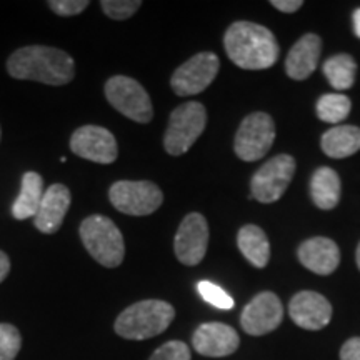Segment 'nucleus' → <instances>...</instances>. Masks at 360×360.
<instances>
[{
	"label": "nucleus",
	"mask_w": 360,
	"mask_h": 360,
	"mask_svg": "<svg viewBox=\"0 0 360 360\" xmlns=\"http://www.w3.org/2000/svg\"><path fill=\"white\" fill-rule=\"evenodd\" d=\"M11 77L35 80L47 85H65L75 75V62L69 53L47 45H27L8 57Z\"/></svg>",
	"instance_id": "1"
},
{
	"label": "nucleus",
	"mask_w": 360,
	"mask_h": 360,
	"mask_svg": "<svg viewBox=\"0 0 360 360\" xmlns=\"http://www.w3.org/2000/svg\"><path fill=\"white\" fill-rule=\"evenodd\" d=\"M0 135H2V130H0Z\"/></svg>",
	"instance_id": "35"
},
{
	"label": "nucleus",
	"mask_w": 360,
	"mask_h": 360,
	"mask_svg": "<svg viewBox=\"0 0 360 360\" xmlns=\"http://www.w3.org/2000/svg\"><path fill=\"white\" fill-rule=\"evenodd\" d=\"M240 344L238 334L231 326L209 322L193 332L192 345L204 357H227L236 352Z\"/></svg>",
	"instance_id": "15"
},
{
	"label": "nucleus",
	"mask_w": 360,
	"mask_h": 360,
	"mask_svg": "<svg viewBox=\"0 0 360 360\" xmlns=\"http://www.w3.org/2000/svg\"><path fill=\"white\" fill-rule=\"evenodd\" d=\"M80 238L94 260L107 269L124 262L125 245L119 227L109 217L90 215L80 225Z\"/></svg>",
	"instance_id": "4"
},
{
	"label": "nucleus",
	"mask_w": 360,
	"mask_h": 360,
	"mask_svg": "<svg viewBox=\"0 0 360 360\" xmlns=\"http://www.w3.org/2000/svg\"><path fill=\"white\" fill-rule=\"evenodd\" d=\"M44 197V180L37 172H25L22 177L20 193L12 205V215L17 220L34 219Z\"/></svg>",
	"instance_id": "21"
},
{
	"label": "nucleus",
	"mask_w": 360,
	"mask_h": 360,
	"mask_svg": "<svg viewBox=\"0 0 360 360\" xmlns=\"http://www.w3.org/2000/svg\"><path fill=\"white\" fill-rule=\"evenodd\" d=\"M8 272H11V259L6 252L0 250V283L6 281Z\"/></svg>",
	"instance_id": "32"
},
{
	"label": "nucleus",
	"mask_w": 360,
	"mask_h": 360,
	"mask_svg": "<svg viewBox=\"0 0 360 360\" xmlns=\"http://www.w3.org/2000/svg\"><path fill=\"white\" fill-rule=\"evenodd\" d=\"M148 360H191V349L186 342L170 340L160 345Z\"/></svg>",
	"instance_id": "28"
},
{
	"label": "nucleus",
	"mask_w": 360,
	"mask_h": 360,
	"mask_svg": "<svg viewBox=\"0 0 360 360\" xmlns=\"http://www.w3.org/2000/svg\"><path fill=\"white\" fill-rule=\"evenodd\" d=\"M352 20H354V30H355V35L360 39V8L354 12L352 15Z\"/></svg>",
	"instance_id": "33"
},
{
	"label": "nucleus",
	"mask_w": 360,
	"mask_h": 360,
	"mask_svg": "<svg viewBox=\"0 0 360 360\" xmlns=\"http://www.w3.org/2000/svg\"><path fill=\"white\" fill-rule=\"evenodd\" d=\"M350 98L342 94H326L317 101V117L322 122L340 124L350 114Z\"/></svg>",
	"instance_id": "24"
},
{
	"label": "nucleus",
	"mask_w": 360,
	"mask_h": 360,
	"mask_svg": "<svg viewBox=\"0 0 360 360\" xmlns=\"http://www.w3.org/2000/svg\"><path fill=\"white\" fill-rule=\"evenodd\" d=\"M105 97L115 110L132 119L134 122L147 124L154 117V107L147 90L132 77H110L105 84Z\"/></svg>",
	"instance_id": "6"
},
{
	"label": "nucleus",
	"mask_w": 360,
	"mask_h": 360,
	"mask_svg": "<svg viewBox=\"0 0 360 360\" xmlns=\"http://www.w3.org/2000/svg\"><path fill=\"white\" fill-rule=\"evenodd\" d=\"M22 347L19 328L12 323H0V360H15Z\"/></svg>",
	"instance_id": "25"
},
{
	"label": "nucleus",
	"mask_w": 360,
	"mask_h": 360,
	"mask_svg": "<svg viewBox=\"0 0 360 360\" xmlns=\"http://www.w3.org/2000/svg\"><path fill=\"white\" fill-rule=\"evenodd\" d=\"M340 177L334 169H317L310 180V195L314 204L322 210H330L340 200Z\"/></svg>",
	"instance_id": "20"
},
{
	"label": "nucleus",
	"mask_w": 360,
	"mask_h": 360,
	"mask_svg": "<svg viewBox=\"0 0 360 360\" xmlns=\"http://www.w3.org/2000/svg\"><path fill=\"white\" fill-rule=\"evenodd\" d=\"M174 317L175 310L169 302L157 299L141 300L119 314L114 330L127 340L152 339L167 330Z\"/></svg>",
	"instance_id": "3"
},
{
	"label": "nucleus",
	"mask_w": 360,
	"mask_h": 360,
	"mask_svg": "<svg viewBox=\"0 0 360 360\" xmlns=\"http://www.w3.org/2000/svg\"><path fill=\"white\" fill-rule=\"evenodd\" d=\"M238 250L257 269H264L270 259L269 238L257 225H244L237 233Z\"/></svg>",
	"instance_id": "22"
},
{
	"label": "nucleus",
	"mask_w": 360,
	"mask_h": 360,
	"mask_svg": "<svg viewBox=\"0 0 360 360\" xmlns=\"http://www.w3.org/2000/svg\"><path fill=\"white\" fill-rule=\"evenodd\" d=\"M209 247V225L204 215L192 212L180 224L174 240V250L184 265H197L205 257Z\"/></svg>",
	"instance_id": "12"
},
{
	"label": "nucleus",
	"mask_w": 360,
	"mask_h": 360,
	"mask_svg": "<svg viewBox=\"0 0 360 360\" xmlns=\"http://www.w3.org/2000/svg\"><path fill=\"white\" fill-rule=\"evenodd\" d=\"M70 150L96 164H112L119 155L114 134L98 125H84L72 134Z\"/></svg>",
	"instance_id": "11"
},
{
	"label": "nucleus",
	"mask_w": 360,
	"mask_h": 360,
	"mask_svg": "<svg viewBox=\"0 0 360 360\" xmlns=\"http://www.w3.org/2000/svg\"><path fill=\"white\" fill-rule=\"evenodd\" d=\"M322 52L321 37L315 34H305L297 40L285 58L287 75L294 80H305L314 74L319 65Z\"/></svg>",
	"instance_id": "18"
},
{
	"label": "nucleus",
	"mask_w": 360,
	"mask_h": 360,
	"mask_svg": "<svg viewBox=\"0 0 360 360\" xmlns=\"http://www.w3.org/2000/svg\"><path fill=\"white\" fill-rule=\"evenodd\" d=\"M197 290L202 295V299L205 302H209L214 307H217L220 310H231L233 307V299L231 295L225 292L222 287L215 285L214 282L209 281H202L197 283Z\"/></svg>",
	"instance_id": "26"
},
{
	"label": "nucleus",
	"mask_w": 360,
	"mask_h": 360,
	"mask_svg": "<svg viewBox=\"0 0 360 360\" xmlns=\"http://www.w3.org/2000/svg\"><path fill=\"white\" fill-rule=\"evenodd\" d=\"M340 360H360V337L349 339L342 345Z\"/></svg>",
	"instance_id": "30"
},
{
	"label": "nucleus",
	"mask_w": 360,
	"mask_h": 360,
	"mask_svg": "<svg viewBox=\"0 0 360 360\" xmlns=\"http://www.w3.org/2000/svg\"><path fill=\"white\" fill-rule=\"evenodd\" d=\"M72 202L70 191L62 184H53L44 192L39 212L35 214L34 224L42 233H56L64 222Z\"/></svg>",
	"instance_id": "16"
},
{
	"label": "nucleus",
	"mask_w": 360,
	"mask_h": 360,
	"mask_svg": "<svg viewBox=\"0 0 360 360\" xmlns=\"http://www.w3.org/2000/svg\"><path fill=\"white\" fill-rule=\"evenodd\" d=\"M290 319L305 330H321L330 322L332 305L326 297L312 290L299 292L289 304Z\"/></svg>",
	"instance_id": "14"
},
{
	"label": "nucleus",
	"mask_w": 360,
	"mask_h": 360,
	"mask_svg": "<svg viewBox=\"0 0 360 360\" xmlns=\"http://www.w3.org/2000/svg\"><path fill=\"white\" fill-rule=\"evenodd\" d=\"M276 141V124L265 112H254L242 120L233 148L238 159L255 162L267 154Z\"/></svg>",
	"instance_id": "8"
},
{
	"label": "nucleus",
	"mask_w": 360,
	"mask_h": 360,
	"mask_svg": "<svg viewBox=\"0 0 360 360\" xmlns=\"http://www.w3.org/2000/svg\"><path fill=\"white\" fill-rule=\"evenodd\" d=\"M270 4H272L277 11L285 12V13H294L304 6L302 0H272Z\"/></svg>",
	"instance_id": "31"
},
{
	"label": "nucleus",
	"mask_w": 360,
	"mask_h": 360,
	"mask_svg": "<svg viewBox=\"0 0 360 360\" xmlns=\"http://www.w3.org/2000/svg\"><path fill=\"white\" fill-rule=\"evenodd\" d=\"M225 52L237 67L245 70L269 69L278 58V44L267 27L254 22H236L224 37Z\"/></svg>",
	"instance_id": "2"
},
{
	"label": "nucleus",
	"mask_w": 360,
	"mask_h": 360,
	"mask_svg": "<svg viewBox=\"0 0 360 360\" xmlns=\"http://www.w3.org/2000/svg\"><path fill=\"white\" fill-rule=\"evenodd\" d=\"M90 6L89 0H51L49 7L62 17L79 15Z\"/></svg>",
	"instance_id": "29"
},
{
	"label": "nucleus",
	"mask_w": 360,
	"mask_h": 360,
	"mask_svg": "<svg viewBox=\"0 0 360 360\" xmlns=\"http://www.w3.org/2000/svg\"><path fill=\"white\" fill-rule=\"evenodd\" d=\"M322 150L332 159H345L360 150V127L339 125L322 135Z\"/></svg>",
	"instance_id": "19"
},
{
	"label": "nucleus",
	"mask_w": 360,
	"mask_h": 360,
	"mask_svg": "<svg viewBox=\"0 0 360 360\" xmlns=\"http://www.w3.org/2000/svg\"><path fill=\"white\" fill-rule=\"evenodd\" d=\"M109 199L119 212L141 217L159 209L164 202V193L155 184L147 180H120L110 187Z\"/></svg>",
	"instance_id": "7"
},
{
	"label": "nucleus",
	"mask_w": 360,
	"mask_h": 360,
	"mask_svg": "<svg viewBox=\"0 0 360 360\" xmlns=\"http://www.w3.org/2000/svg\"><path fill=\"white\" fill-rule=\"evenodd\" d=\"M207 125V110L200 102H186L170 114L164 147L170 155H182L195 143Z\"/></svg>",
	"instance_id": "5"
},
{
	"label": "nucleus",
	"mask_w": 360,
	"mask_h": 360,
	"mask_svg": "<svg viewBox=\"0 0 360 360\" xmlns=\"http://www.w3.org/2000/svg\"><path fill=\"white\" fill-rule=\"evenodd\" d=\"M355 74H357V64H355L354 57L347 56V53L330 57L323 64V75L332 87L337 90H347L352 87Z\"/></svg>",
	"instance_id": "23"
},
{
	"label": "nucleus",
	"mask_w": 360,
	"mask_h": 360,
	"mask_svg": "<svg viewBox=\"0 0 360 360\" xmlns=\"http://www.w3.org/2000/svg\"><path fill=\"white\" fill-rule=\"evenodd\" d=\"M300 264L310 272L319 274V276H328L339 267L340 264V250L334 240L327 237H314L305 240L299 247Z\"/></svg>",
	"instance_id": "17"
},
{
	"label": "nucleus",
	"mask_w": 360,
	"mask_h": 360,
	"mask_svg": "<svg viewBox=\"0 0 360 360\" xmlns=\"http://www.w3.org/2000/svg\"><path fill=\"white\" fill-rule=\"evenodd\" d=\"M101 7L110 19L125 20L142 7V2L141 0H102Z\"/></svg>",
	"instance_id": "27"
},
{
	"label": "nucleus",
	"mask_w": 360,
	"mask_h": 360,
	"mask_svg": "<svg viewBox=\"0 0 360 360\" xmlns=\"http://www.w3.org/2000/svg\"><path fill=\"white\" fill-rule=\"evenodd\" d=\"M355 260H357V267L360 269V244L357 247V254H355Z\"/></svg>",
	"instance_id": "34"
},
{
	"label": "nucleus",
	"mask_w": 360,
	"mask_h": 360,
	"mask_svg": "<svg viewBox=\"0 0 360 360\" xmlns=\"http://www.w3.org/2000/svg\"><path fill=\"white\" fill-rule=\"evenodd\" d=\"M219 69L220 60L215 53L200 52L188 58L186 64H182L174 72L170 85H172L174 92L180 97L197 96L214 82V79L219 74Z\"/></svg>",
	"instance_id": "10"
},
{
	"label": "nucleus",
	"mask_w": 360,
	"mask_h": 360,
	"mask_svg": "<svg viewBox=\"0 0 360 360\" xmlns=\"http://www.w3.org/2000/svg\"><path fill=\"white\" fill-rule=\"evenodd\" d=\"M283 309L274 292H260L242 310L240 326L249 335H265L281 326Z\"/></svg>",
	"instance_id": "13"
},
{
	"label": "nucleus",
	"mask_w": 360,
	"mask_h": 360,
	"mask_svg": "<svg viewBox=\"0 0 360 360\" xmlns=\"http://www.w3.org/2000/svg\"><path fill=\"white\" fill-rule=\"evenodd\" d=\"M295 174L294 157L281 154L272 157L264 164L252 177V199L262 202V204H272L281 199L283 192L289 187L292 177Z\"/></svg>",
	"instance_id": "9"
}]
</instances>
